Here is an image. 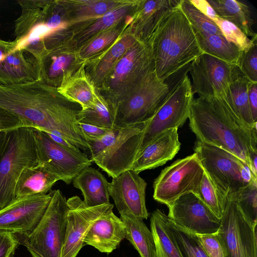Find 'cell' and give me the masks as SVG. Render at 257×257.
I'll return each instance as SVG.
<instances>
[{"mask_svg":"<svg viewBox=\"0 0 257 257\" xmlns=\"http://www.w3.org/2000/svg\"><path fill=\"white\" fill-rule=\"evenodd\" d=\"M179 7L195 32L203 36L223 35L213 21L196 8L189 0H181Z\"/></svg>","mask_w":257,"mask_h":257,"instance_id":"cell-38","label":"cell"},{"mask_svg":"<svg viewBox=\"0 0 257 257\" xmlns=\"http://www.w3.org/2000/svg\"><path fill=\"white\" fill-rule=\"evenodd\" d=\"M144 125L145 122L115 126L101 139L89 141L90 160L112 178L130 170L138 154Z\"/></svg>","mask_w":257,"mask_h":257,"instance_id":"cell-5","label":"cell"},{"mask_svg":"<svg viewBox=\"0 0 257 257\" xmlns=\"http://www.w3.org/2000/svg\"><path fill=\"white\" fill-rule=\"evenodd\" d=\"M180 1H142L134 16L132 33L138 40L148 43L159 25L179 6Z\"/></svg>","mask_w":257,"mask_h":257,"instance_id":"cell-21","label":"cell"},{"mask_svg":"<svg viewBox=\"0 0 257 257\" xmlns=\"http://www.w3.org/2000/svg\"><path fill=\"white\" fill-rule=\"evenodd\" d=\"M248 102L252 120L257 123V83L249 82L247 88Z\"/></svg>","mask_w":257,"mask_h":257,"instance_id":"cell-47","label":"cell"},{"mask_svg":"<svg viewBox=\"0 0 257 257\" xmlns=\"http://www.w3.org/2000/svg\"><path fill=\"white\" fill-rule=\"evenodd\" d=\"M51 197L50 191L48 194L15 199L0 210V231L16 235H29L40 222Z\"/></svg>","mask_w":257,"mask_h":257,"instance_id":"cell-15","label":"cell"},{"mask_svg":"<svg viewBox=\"0 0 257 257\" xmlns=\"http://www.w3.org/2000/svg\"><path fill=\"white\" fill-rule=\"evenodd\" d=\"M204 172L195 153L177 160L164 168L154 181V199L169 207L185 194L196 195Z\"/></svg>","mask_w":257,"mask_h":257,"instance_id":"cell-11","label":"cell"},{"mask_svg":"<svg viewBox=\"0 0 257 257\" xmlns=\"http://www.w3.org/2000/svg\"><path fill=\"white\" fill-rule=\"evenodd\" d=\"M126 228V238L141 257H155V246L152 233L143 220L129 212L119 213Z\"/></svg>","mask_w":257,"mask_h":257,"instance_id":"cell-31","label":"cell"},{"mask_svg":"<svg viewBox=\"0 0 257 257\" xmlns=\"http://www.w3.org/2000/svg\"><path fill=\"white\" fill-rule=\"evenodd\" d=\"M79 125L87 143L89 141L100 139L112 130V129L80 122H79Z\"/></svg>","mask_w":257,"mask_h":257,"instance_id":"cell-46","label":"cell"},{"mask_svg":"<svg viewBox=\"0 0 257 257\" xmlns=\"http://www.w3.org/2000/svg\"><path fill=\"white\" fill-rule=\"evenodd\" d=\"M72 183L81 191L83 201L87 206L110 203V183L97 169L90 166L84 168L74 178Z\"/></svg>","mask_w":257,"mask_h":257,"instance_id":"cell-26","label":"cell"},{"mask_svg":"<svg viewBox=\"0 0 257 257\" xmlns=\"http://www.w3.org/2000/svg\"><path fill=\"white\" fill-rule=\"evenodd\" d=\"M167 221L171 234L183 257H209L195 234L175 224L168 216Z\"/></svg>","mask_w":257,"mask_h":257,"instance_id":"cell-37","label":"cell"},{"mask_svg":"<svg viewBox=\"0 0 257 257\" xmlns=\"http://www.w3.org/2000/svg\"><path fill=\"white\" fill-rule=\"evenodd\" d=\"M49 205L34 231L28 236L14 235L32 257H61L64 243L68 205L59 189L51 190Z\"/></svg>","mask_w":257,"mask_h":257,"instance_id":"cell-6","label":"cell"},{"mask_svg":"<svg viewBox=\"0 0 257 257\" xmlns=\"http://www.w3.org/2000/svg\"><path fill=\"white\" fill-rule=\"evenodd\" d=\"M215 234L225 257H257L256 225L245 217L229 197H227L220 226Z\"/></svg>","mask_w":257,"mask_h":257,"instance_id":"cell-12","label":"cell"},{"mask_svg":"<svg viewBox=\"0 0 257 257\" xmlns=\"http://www.w3.org/2000/svg\"><path fill=\"white\" fill-rule=\"evenodd\" d=\"M169 84L151 72L116 105L115 125L126 126L145 122L160 107L170 91Z\"/></svg>","mask_w":257,"mask_h":257,"instance_id":"cell-8","label":"cell"},{"mask_svg":"<svg viewBox=\"0 0 257 257\" xmlns=\"http://www.w3.org/2000/svg\"><path fill=\"white\" fill-rule=\"evenodd\" d=\"M59 179L44 166L25 168L19 177L15 189V199L22 197L46 194Z\"/></svg>","mask_w":257,"mask_h":257,"instance_id":"cell-28","label":"cell"},{"mask_svg":"<svg viewBox=\"0 0 257 257\" xmlns=\"http://www.w3.org/2000/svg\"><path fill=\"white\" fill-rule=\"evenodd\" d=\"M33 130L39 164L59 180L69 184L82 170L92 165V161L82 151H70L58 144L46 133Z\"/></svg>","mask_w":257,"mask_h":257,"instance_id":"cell-14","label":"cell"},{"mask_svg":"<svg viewBox=\"0 0 257 257\" xmlns=\"http://www.w3.org/2000/svg\"><path fill=\"white\" fill-rule=\"evenodd\" d=\"M84 62L74 46L69 44L65 46L62 43L49 50L39 63L40 80L57 88L65 75Z\"/></svg>","mask_w":257,"mask_h":257,"instance_id":"cell-20","label":"cell"},{"mask_svg":"<svg viewBox=\"0 0 257 257\" xmlns=\"http://www.w3.org/2000/svg\"><path fill=\"white\" fill-rule=\"evenodd\" d=\"M188 118L197 140L235 155L252 173L251 159L257 154V128H250L242 122L225 99L194 98Z\"/></svg>","mask_w":257,"mask_h":257,"instance_id":"cell-2","label":"cell"},{"mask_svg":"<svg viewBox=\"0 0 257 257\" xmlns=\"http://www.w3.org/2000/svg\"><path fill=\"white\" fill-rule=\"evenodd\" d=\"M194 94L190 79L186 75L170 89L164 102L145 122L137 156L160 134L184 124L189 118Z\"/></svg>","mask_w":257,"mask_h":257,"instance_id":"cell-10","label":"cell"},{"mask_svg":"<svg viewBox=\"0 0 257 257\" xmlns=\"http://www.w3.org/2000/svg\"><path fill=\"white\" fill-rule=\"evenodd\" d=\"M154 71V61L149 43L138 40L97 90L116 106L132 88Z\"/></svg>","mask_w":257,"mask_h":257,"instance_id":"cell-9","label":"cell"},{"mask_svg":"<svg viewBox=\"0 0 257 257\" xmlns=\"http://www.w3.org/2000/svg\"><path fill=\"white\" fill-rule=\"evenodd\" d=\"M128 24L122 22L93 36L78 48L80 59H90L104 51L113 44L123 33Z\"/></svg>","mask_w":257,"mask_h":257,"instance_id":"cell-36","label":"cell"},{"mask_svg":"<svg viewBox=\"0 0 257 257\" xmlns=\"http://www.w3.org/2000/svg\"><path fill=\"white\" fill-rule=\"evenodd\" d=\"M168 208L169 218L194 234L215 233L219 227L220 219L193 193L180 197Z\"/></svg>","mask_w":257,"mask_h":257,"instance_id":"cell-17","label":"cell"},{"mask_svg":"<svg viewBox=\"0 0 257 257\" xmlns=\"http://www.w3.org/2000/svg\"><path fill=\"white\" fill-rule=\"evenodd\" d=\"M180 147L178 128L167 130L139 153L130 170L139 174L162 166L174 158Z\"/></svg>","mask_w":257,"mask_h":257,"instance_id":"cell-19","label":"cell"},{"mask_svg":"<svg viewBox=\"0 0 257 257\" xmlns=\"http://www.w3.org/2000/svg\"><path fill=\"white\" fill-rule=\"evenodd\" d=\"M190 2L199 11L213 20L217 15L206 0H189Z\"/></svg>","mask_w":257,"mask_h":257,"instance_id":"cell-48","label":"cell"},{"mask_svg":"<svg viewBox=\"0 0 257 257\" xmlns=\"http://www.w3.org/2000/svg\"><path fill=\"white\" fill-rule=\"evenodd\" d=\"M250 81L240 73L230 84L225 100L236 116L246 126L256 128L252 120L248 102L247 88Z\"/></svg>","mask_w":257,"mask_h":257,"instance_id":"cell-33","label":"cell"},{"mask_svg":"<svg viewBox=\"0 0 257 257\" xmlns=\"http://www.w3.org/2000/svg\"><path fill=\"white\" fill-rule=\"evenodd\" d=\"M26 126L18 116L0 107V131L9 132Z\"/></svg>","mask_w":257,"mask_h":257,"instance_id":"cell-44","label":"cell"},{"mask_svg":"<svg viewBox=\"0 0 257 257\" xmlns=\"http://www.w3.org/2000/svg\"><path fill=\"white\" fill-rule=\"evenodd\" d=\"M115 105L97 90L93 107L81 109L78 114L77 119L80 123L113 129L115 126Z\"/></svg>","mask_w":257,"mask_h":257,"instance_id":"cell-34","label":"cell"},{"mask_svg":"<svg viewBox=\"0 0 257 257\" xmlns=\"http://www.w3.org/2000/svg\"><path fill=\"white\" fill-rule=\"evenodd\" d=\"M0 107L18 116L28 126L62 137L81 150L87 147L77 119L81 106L40 80L0 84Z\"/></svg>","mask_w":257,"mask_h":257,"instance_id":"cell-1","label":"cell"},{"mask_svg":"<svg viewBox=\"0 0 257 257\" xmlns=\"http://www.w3.org/2000/svg\"><path fill=\"white\" fill-rule=\"evenodd\" d=\"M167 217L159 209L151 215L150 229L154 240L155 257H183L168 226Z\"/></svg>","mask_w":257,"mask_h":257,"instance_id":"cell-32","label":"cell"},{"mask_svg":"<svg viewBox=\"0 0 257 257\" xmlns=\"http://www.w3.org/2000/svg\"><path fill=\"white\" fill-rule=\"evenodd\" d=\"M245 217L253 225H257V181L229 194Z\"/></svg>","mask_w":257,"mask_h":257,"instance_id":"cell-39","label":"cell"},{"mask_svg":"<svg viewBox=\"0 0 257 257\" xmlns=\"http://www.w3.org/2000/svg\"><path fill=\"white\" fill-rule=\"evenodd\" d=\"M54 141L64 148L76 153L81 152L80 149L74 144L59 136L50 133H46Z\"/></svg>","mask_w":257,"mask_h":257,"instance_id":"cell-50","label":"cell"},{"mask_svg":"<svg viewBox=\"0 0 257 257\" xmlns=\"http://www.w3.org/2000/svg\"><path fill=\"white\" fill-rule=\"evenodd\" d=\"M189 68L194 93L206 100L225 99L230 84L241 73L236 65L205 53L196 58Z\"/></svg>","mask_w":257,"mask_h":257,"instance_id":"cell-13","label":"cell"},{"mask_svg":"<svg viewBox=\"0 0 257 257\" xmlns=\"http://www.w3.org/2000/svg\"><path fill=\"white\" fill-rule=\"evenodd\" d=\"M148 43L155 73L163 81L203 54L179 5L159 25Z\"/></svg>","mask_w":257,"mask_h":257,"instance_id":"cell-3","label":"cell"},{"mask_svg":"<svg viewBox=\"0 0 257 257\" xmlns=\"http://www.w3.org/2000/svg\"><path fill=\"white\" fill-rule=\"evenodd\" d=\"M36 59L22 49H16L0 62V84L10 86L40 80Z\"/></svg>","mask_w":257,"mask_h":257,"instance_id":"cell-23","label":"cell"},{"mask_svg":"<svg viewBox=\"0 0 257 257\" xmlns=\"http://www.w3.org/2000/svg\"><path fill=\"white\" fill-rule=\"evenodd\" d=\"M17 42L6 41L0 39V62L3 61L10 53L16 50Z\"/></svg>","mask_w":257,"mask_h":257,"instance_id":"cell-49","label":"cell"},{"mask_svg":"<svg viewBox=\"0 0 257 257\" xmlns=\"http://www.w3.org/2000/svg\"><path fill=\"white\" fill-rule=\"evenodd\" d=\"M66 11L70 23L90 21L101 17L122 4L124 1L90 0L60 1Z\"/></svg>","mask_w":257,"mask_h":257,"instance_id":"cell-30","label":"cell"},{"mask_svg":"<svg viewBox=\"0 0 257 257\" xmlns=\"http://www.w3.org/2000/svg\"><path fill=\"white\" fill-rule=\"evenodd\" d=\"M125 236L124 223L112 210L93 223L84 242L101 252L109 253L117 247Z\"/></svg>","mask_w":257,"mask_h":257,"instance_id":"cell-22","label":"cell"},{"mask_svg":"<svg viewBox=\"0 0 257 257\" xmlns=\"http://www.w3.org/2000/svg\"><path fill=\"white\" fill-rule=\"evenodd\" d=\"M19 243L11 233L0 231V257H12Z\"/></svg>","mask_w":257,"mask_h":257,"instance_id":"cell-45","label":"cell"},{"mask_svg":"<svg viewBox=\"0 0 257 257\" xmlns=\"http://www.w3.org/2000/svg\"><path fill=\"white\" fill-rule=\"evenodd\" d=\"M67 203L65 238L61 257H76L85 245L84 238L93 223L113 210L114 205L109 203L87 206L77 196L68 198Z\"/></svg>","mask_w":257,"mask_h":257,"instance_id":"cell-16","label":"cell"},{"mask_svg":"<svg viewBox=\"0 0 257 257\" xmlns=\"http://www.w3.org/2000/svg\"><path fill=\"white\" fill-rule=\"evenodd\" d=\"M194 151L205 172L225 199L250 182L257 181L246 164L221 148L196 140Z\"/></svg>","mask_w":257,"mask_h":257,"instance_id":"cell-7","label":"cell"},{"mask_svg":"<svg viewBox=\"0 0 257 257\" xmlns=\"http://www.w3.org/2000/svg\"><path fill=\"white\" fill-rule=\"evenodd\" d=\"M39 164L33 128L24 126L8 132L0 155V210L15 199V186L23 171Z\"/></svg>","mask_w":257,"mask_h":257,"instance_id":"cell-4","label":"cell"},{"mask_svg":"<svg viewBox=\"0 0 257 257\" xmlns=\"http://www.w3.org/2000/svg\"><path fill=\"white\" fill-rule=\"evenodd\" d=\"M85 61L78 68L65 75L57 88L61 95L78 103L82 110L93 107L97 91L85 71Z\"/></svg>","mask_w":257,"mask_h":257,"instance_id":"cell-25","label":"cell"},{"mask_svg":"<svg viewBox=\"0 0 257 257\" xmlns=\"http://www.w3.org/2000/svg\"><path fill=\"white\" fill-rule=\"evenodd\" d=\"M237 66L249 81L257 83V42L242 51Z\"/></svg>","mask_w":257,"mask_h":257,"instance_id":"cell-42","label":"cell"},{"mask_svg":"<svg viewBox=\"0 0 257 257\" xmlns=\"http://www.w3.org/2000/svg\"><path fill=\"white\" fill-rule=\"evenodd\" d=\"M195 234L209 257H225L223 247L215 233Z\"/></svg>","mask_w":257,"mask_h":257,"instance_id":"cell-43","label":"cell"},{"mask_svg":"<svg viewBox=\"0 0 257 257\" xmlns=\"http://www.w3.org/2000/svg\"><path fill=\"white\" fill-rule=\"evenodd\" d=\"M138 39L131 28L110 47L101 52L91 62L85 61L88 65L85 70L90 80L97 89L103 83L114 67L126 51L137 41Z\"/></svg>","mask_w":257,"mask_h":257,"instance_id":"cell-24","label":"cell"},{"mask_svg":"<svg viewBox=\"0 0 257 257\" xmlns=\"http://www.w3.org/2000/svg\"><path fill=\"white\" fill-rule=\"evenodd\" d=\"M147 183L131 170L112 178L109 195L119 213L127 211L142 219H147L149 213L146 204Z\"/></svg>","mask_w":257,"mask_h":257,"instance_id":"cell-18","label":"cell"},{"mask_svg":"<svg viewBox=\"0 0 257 257\" xmlns=\"http://www.w3.org/2000/svg\"><path fill=\"white\" fill-rule=\"evenodd\" d=\"M142 1H124L116 7L94 20L78 33L76 45H81L96 35L122 22L127 16H134Z\"/></svg>","mask_w":257,"mask_h":257,"instance_id":"cell-27","label":"cell"},{"mask_svg":"<svg viewBox=\"0 0 257 257\" xmlns=\"http://www.w3.org/2000/svg\"><path fill=\"white\" fill-rule=\"evenodd\" d=\"M213 21L220 29L225 38L241 51L246 50L257 42V36L249 39L240 29L229 21L218 17Z\"/></svg>","mask_w":257,"mask_h":257,"instance_id":"cell-41","label":"cell"},{"mask_svg":"<svg viewBox=\"0 0 257 257\" xmlns=\"http://www.w3.org/2000/svg\"><path fill=\"white\" fill-rule=\"evenodd\" d=\"M196 195L216 216L221 218L227 199L221 195L205 172Z\"/></svg>","mask_w":257,"mask_h":257,"instance_id":"cell-40","label":"cell"},{"mask_svg":"<svg viewBox=\"0 0 257 257\" xmlns=\"http://www.w3.org/2000/svg\"><path fill=\"white\" fill-rule=\"evenodd\" d=\"M218 17L233 23L247 37L257 36L252 27L254 21L246 4L235 0H208Z\"/></svg>","mask_w":257,"mask_h":257,"instance_id":"cell-29","label":"cell"},{"mask_svg":"<svg viewBox=\"0 0 257 257\" xmlns=\"http://www.w3.org/2000/svg\"><path fill=\"white\" fill-rule=\"evenodd\" d=\"M199 46L203 53L217 58L228 63L237 66L242 51L228 42L223 35L203 36L195 32Z\"/></svg>","mask_w":257,"mask_h":257,"instance_id":"cell-35","label":"cell"},{"mask_svg":"<svg viewBox=\"0 0 257 257\" xmlns=\"http://www.w3.org/2000/svg\"><path fill=\"white\" fill-rule=\"evenodd\" d=\"M8 132L0 131V155L3 151Z\"/></svg>","mask_w":257,"mask_h":257,"instance_id":"cell-51","label":"cell"}]
</instances>
